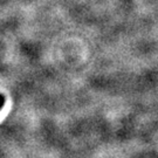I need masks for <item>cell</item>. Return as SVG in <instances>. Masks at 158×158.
Segmentation results:
<instances>
[{
    "instance_id": "cell-1",
    "label": "cell",
    "mask_w": 158,
    "mask_h": 158,
    "mask_svg": "<svg viewBox=\"0 0 158 158\" xmlns=\"http://www.w3.org/2000/svg\"><path fill=\"white\" fill-rule=\"evenodd\" d=\"M4 102H5V98H4V96L0 95V109L2 108V106H4Z\"/></svg>"
}]
</instances>
